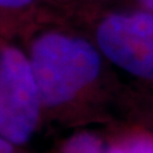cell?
<instances>
[{"instance_id": "obj_5", "label": "cell", "mask_w": 153, "mask_h": 153, "mask_svg": "<svg viewBox=\"0 0 153 153\" xmlns=\"http://www.w3.org/2000/svg\"><path fill=\"white\" fill-rule=\"evenodd\" d=\"M106 148L108 146L98 133L82 131L67 139L61 153H105Z\"/></svg>"}, {"instance_id": "obj_6", "label": "cell", "mask_w": 153, "mask_h": 153, "mask_svg": "<svg viewBox=\"0 0 153 153\" xmlns=\"http://www.w3.org/2000/svg\"><path fill=\"white\" fill-rule=\"evenodd\" d=\"M118 142L126 153H153V133L143 129L128 131Z\"/></svg>"}, {"instance_id": "obj_1", "label": "cell", "mask_w": 153, "mask_h": 153, "mask_svg": "<svg viewBox=\"0 0 153 153\" xmlns=\"http://www.w3.org/2000/svg\"><path fill=\"white\" fill-rule=\"evenodd\" d=\"M37 82L44 116L94 120L137 109L120 74L91 37L57 7L44 9L20 36Z\"/></svg>"}, {"instance_id": "obj_9", "label": "cell", "mask_w": 153, "mask_h": 153, "mask_svg": "<svg viewBox=\"0 0 153 153\" xmlns=\"http://www.w3.org/2000/svg\"><path fill=\"white\" fill-rule=\"evenodd\" d=\"M105 153H126V152H125V149H123V148H122V146L119 145V142L116 140L114 145H109V146L106 148Z\"/></svg>"}, {"instance_id": "obj_4", "label": "cell", "mask_w": 153, "mask_h": 153, "mask_svg": "<svg viewBox=\"0 0 153 153\" xmlns=\"http://www.w3.org/2000/svg\"><path fill=\"white\" fill-rule=\"evenodd\" d=\"M55 0H0V36L19 38L34 19Z\"/></svg>"}, {"instance_id": "obj_3", "label": "cell", "mask_w": 153, "mask_h": 153, "mask_svg": "<svg viewBox=\"0 0 153 153\" xmlns=\"http://www.w3.org/2000/svg\"><path fill=\"white\" fill-rule=\"evenodd\" d=\"M44 109L31 64L22 44L0 36V135L14 145L27 143Z\"/></svg>"}, {"instance_id": "obj_7", "label": "cell", "mask_w": 153, "mask_h": 153, "mask_svg": "<svg viewBox=\"0 0 153 153\" xmlns=\"http://www.w3.org/2000/svg\"><path fill=\"white\" fill-rule=\"evenodd\" d=\"M122 3L137 6L140 9H145V10H149L153 13V0H122Z\"/></svg>"}, {"instance_id": "obj_8", "label": "cell", "mask_w": 153, "mask_h": 153, "mask_svg": "<svg viewBox=\"0 0 153 153\" xmlns=\"http://www.w3.org/2000/svg\"><path fill=\"white\" fill-rule=\"evenodd\" d=\"M14 146H17V145H14L9 139H6L4 136L0 135V153H17Z\"/></svg>"}, {"instance_id": "obj_10", "label": "cell", "mask_w": 153, "mask_h": 153, "mask_svg": "<svg viewBox=\"0 0 153 153\" xmlns=\"http://www.w3.org/2000/svg\"><path fill=\"white\" fill-rule=\"evenodd\" d=\"M79 1H89V3H108L112 0H79Z\"/></svg>"}, {"instance_id": "obj_2", "label": "cell", "mask_w": 153, "mask_h": 153, "mask_svg": "<svg viewBox=\"0 0 153 153\" xmlns=\"http://www.w3.org/2000/svg\"><path fill=\"white\" fill-rule=\"evenodd\" d=\"M91 37L109 64L142 88H153V13L137 6L61 0L54 4Z\"/></svg>"}]
</instances>
